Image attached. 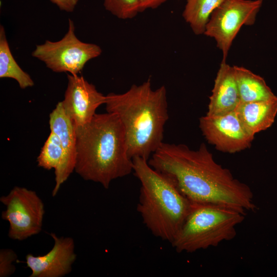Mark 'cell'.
<instances>
[{"instance_id":"obj_11","label":"cell","mask_w":277,"mask_h":277,"mask_svg":"<svg viewBox=\"0 0 277 277\" xmlns=\"http://www.w3.org/2000/svg\"><path fill=\"white\" fill-rule=\"evenodd\" d=\"M54 240L52 248L43 255L28 254L26 264L32 271L30 277H62L69 274L76 259L74 242L70 237H58L50 233Z\"/></svg>"},{"instance_id":"obj_18","label":"cell","mask_w":277,"mask_h":277,"mask_svg":"<svg viewBox=\"0 0 277 277\" xmlns=\"http://www.w3.org/2000/svg\"><path fill=\"white\" fill-rule=\"evenodd\" d=\"M63 156V150L58 135L51 131L37 157L38 166L47 170L54 169L56 171L60 167Z\"/></svg>"},{"instance_id":"obj_16","label":"cell","mask_w":277,"mask_h":277,"mask_svg":"<svg viewBox=\"0 0 277 277\" xmlns=\"http://www.w3.org/2000/svg\"><path fill=\"white\" fill-rule=\"evenodd\" d=\"M224 0H187L182 13L195 35L204 34L211 14Z\"/></svg>"},{"instance_id":"obj_14","label":"cell","mask_w":277,"mask_h":277,"mask_svg":"<svg viewBox=\"0 0 277 277\" xmlns=\"http://www.w3.org/2000/svg\"><path fill=\"white\" fill-rule=\"evenodd\" d=\"M247 131L254 136L270 127L277 114V96L266 100L240 102L235 110Z\"/></svg>"},{"instance_id":"obj_21","label":"cell","mask_w":277,"mask_h":277,"mask_svg":"<svg viewBox=\"0 0 277 277\" xmlns=\"http://www.w3.org/2000/svg\"><path fill=\"white\" fill-rule=\"evenodd\" d=\"M79 0H50L55 4L61 10L68 12H72Z\"/></svg>"},{"instance_id":"obj_4","label":"cell","mask_w":277,"mask_h":277,"mask_svg":"<svg viewBox=\"0 0 277 277\" xmlns=\"http://www.w3.org/2000/svg\"><path fill=\"white\" fill-rule=\"evenodd\" d=\"M132 162L133 171L141 183L137 211L153 235L171 243L187 216L192 202L147 160L135 157Z\"/></svg>"},{"instance_id":"obj_9","label":"cell","mask_w":277,"mask_h":277,"mask_svg":"<svg viewBox=\"0 0 277 277\" xmlns=\"http://www.w3.org/2000/svg\"><path fill=\"white\" fill-rule=\"evenodd\" d=\"M199 127L207 142L224 152L245 150L254 137L245 129L235 110L216 116L206 114L200 118Z\"/></svg>"},{"instance_id":"obj_7","label":"cell","mask_w":277,"mask_h":277,"mask_svg":"<svg viewBox=\"0 0 277 277\" xmlns=\"http://www.w3.org/2000/svg\"><path fill=\"white\" fill-rule=\"evenodd\" d=\"M0 202L6 207L2 219L9 223V238L23 241L41 231L44 205L35 191L15 186Z\"/></svg>"},{"instance_id":"obj_8","label":"cell","mask_w":277,"mask_h":277,"mask_svg":"<svg viewBox=\"0 0 277 277\" xmlns=\"http://www.w3.org/2000/svg\"><path fill=\"white\" fill-rule=\"evenodd\" d=\"M262 3V0H224L213 12L204 34L215 39L222 61H226L241 28L254 24Z\"/></svg>"},{"instance_id":"obj_2","label":"cell","mask_w":277,"mask_h":277,"mask_svg":"<svg viewBox=\"0 0 277 277\" xmlns=\"http://www.w3.org/2000/svg\"><path fill=\"white\" fill-rule=\"evenodd\" d=\"M105 104L107 111L116 114L123 125L129 156L148 161L163 143L169 118L166 87L153 90L149 78L124 93L108 94Z\"/></svg>"},{"instance_id":"obj_13","label":"cell","mask_w":277,"mask_h":277,"mask_svg":"<svg viewBox=\"0 0 277 277\" xmlns=\"http://www.w3.org/2000/svg\"><path fill=\"white\" fill-rule=\"evenodd\" d=\"M240 98L233 67L222 61L217 71L206 115L225 114L236 109Z\"/></svg>"},{"instance_id":"obj_1","label":"cell","mask_w":277,"mask_h":277,"mask_svg":"<svg viewBox=\"0 0 277 277\" xmlns=\"http://www.w3.org/2000/svg\"><path fill=\"white\" fill-rule=\"evenodd\" d=\"M148 162L191 202L225 206L245 215L256 208L250 188L217 163L204 143L192 150L184 144L163 142Z\"/></svg>"},{"instance_id":"obj_5","label":"cell","mask_w":277,"mask_h":277,"mask_svg":"<svg viewBox=\"0 0 277 277\" xmlns=\"http://www.w3.org/2000/svg\"><path fill=\"white\" fill-rule=\"evenodd\" d=\"M245 217V214L227 207L192 202L187 216L171 243L179 253L216 247L234 238L236 226Z\"/></svg>"},{"instance_id":"obj_12","label":"cell","mask_w":277,"mask_h":277,"mask_svg":"<svg viewBox=\"0 0 277 277\" xmlns=\"http://www.w3.org/2000/svg\"><path fill=\"white\" fill-rule=\"evenodd\" d=\"M50 130L59 137L63 156L59 168L54 171L55 186L52 196L56 195L61 185L67 181L75 169L76 154L75 126L66 114L62 102H58L49 115Z\"/></svg>"},{"instance_id":"obj_10","label":"cell","mask_w":277,"mask_h":277,"mask_svg":"<svg viewBox=\"0 0 277 277\" xmlns=\"http://www.w3.org/2000/svg\"><path fill=\"white\" fill-rule=\"evenodd\" d=\"M67 79L62 105L75 126H82L91 121L99 106L105 104L106 96L82 76L68 74Z\"/></svg>"},{"instance_id":"obj_3","label":"cell","mask_w":277,"mask_h":277,"mask_svg":"<svg viewBox=\"0 0 277 277\" xmlns=\"http://www.w3.org/2000/svg\"><path fill=\"white\" fill-rule=\"evenodd\" d=\"M75 130L74 171L84 180L108 189L113 180L133 171L124 127L116 114L96 113L90 122L75 127Z\"/></svg>"},{"instance_id":"obj_19","label":"cell","mask_w":277,"mask_h":277,"mask_svg":"<svg viewBox=\"0 0 277 277\" xmlns=\"http://www.w3.org/2000/svg\"><path fill=\"white\" fill-rule=\"evenodd\" d=\"M104 6L112 15L122 19L133 18L140 12L139 0H104Z\"/></svg>"},{"instance_id":"obj_20","label":"cell","mask_w":277,"mask_h":277,"mask_svg":"<svg viewBox=\"0 0 277 277\" xmlns=\"http://www.w3.org/2000/svg\"><path fill=\"white\" fill-rule=\"evenodd\" d=\"M17 259L16 253L11 249H2L0 250V277H8L15 271V267L12 263Z\"/></svg>"},{"instance_id":"obj_22","label":"cell","mask_w":277,"mask_h":277,"mask_svg":"<svg viewBox=\"0 0 277 277\" xmlns=\"http://www.w3.org/2000/svg\"><path fill=\"white\" fill-rule=\"evenodd\" d=\"M168 0H139L140 12L151 9L158 8Z\"/></svg>"},{"instance_id":"obj_17","label":"cell","mask_w":277,"mask_h":277,"mask_svg":"<svg viewBox=\"0 0 277 277\" xmlns=\"http://www.w3.org/2000/svg\"><path fill=\"white\" fill-rule=\"evenodd\" d=\"M0 77L14 79L23 89L34 85L31 76L23 70L15 60L2 26L0 27Z\"/></svg>"},{"instance_id":"obj_6","label":"cell","mask_w":277,"mask_h":277,"mask_svg":"<svg viewBox=\"0 0 277 277\" xmlns=\"http://www.w3.org/2000/svg\"><path fill=\"white\" fill-rule=\"evenodd\" d=\"M74 30V23L69 19L68 29L64 36L57 42L47 40L37 45L32 56L44 62L54 72L78 74L89 61L101 54L102 50L95 44L80 41Z\"/></svg>"},{"instance_id":"obj_15","label":"cell","mask_w":277,"mask_h":277,"mask_svg":"<svg viewBox=\"0 0 277 277\" xmlns=\"http://www.w3.org/2000/svg\"><path fill=\"white\" fill-rule=\"evenodd\" d=\"M233 68L240 102L264 101L275 96L262 77L243 67Z\"/></svg>"}]
</instances>
